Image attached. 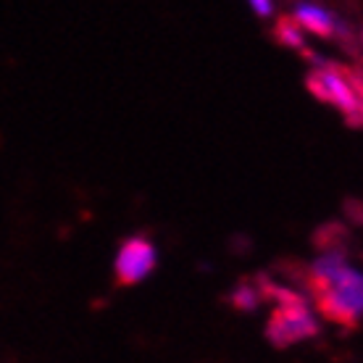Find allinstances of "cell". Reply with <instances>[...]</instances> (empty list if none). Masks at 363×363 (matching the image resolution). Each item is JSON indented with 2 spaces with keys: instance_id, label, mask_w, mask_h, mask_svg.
Segmentation results:
<instances>
[{
  "instance_id": "cell-5",
  "label": "cell",
  "mask_w": 363,
  "mask_h": 363,
  "mask_svg": "<svg viewBox=\"0 0 363 363\" xmlns=\"http://www.w3.org/2000/svg\"><path fill=\"white\" fill-rule=\"evenodd\" d=\"M335 18L327 9L321 6H313V3H298L295 6V13H292V21L298 24L303 32L308 29L318 37H332L335 32Z\"/></svg>"
},
{
  "instance_id": "cell-2",
  "label": "cell",
  "mask_w": 363,
  "mask_h": 363,
  "mask_svg": "<svg viewBox=\"0 0 363 363\" xmlns=\"http://www.w3.org/2000/svg\"><path fill=\"white\" fill-rule=\"evenodd\" d=\"M318 311L327 318L353 327L363 316V277L347 264L335 279L316 287Z\"/></svg>"
},
{
  "instance_id": "cell-1",
  "label": "cell",
  "mask_w": 363,
  "mask_h": 363,
  "mask_svg": "<svg viewBox=\"0 0 363 363\" xmlns=\"http://www.w3.org/2000/svg\"><path fill=\"white\" fill-rule=\"evenodd\" d=\"M258 284H261L266 298H274L279 303L272 318H269V324H266V337L274 347L298 345V342H306V340L318 335V327H321L318 316L313 313V308L303 295L284 290L266 277H258Z\"/></svg>"
},
{
  "instance_id": "cell-6",
  "label": "cell",
  "mask_w": 363,
  "mask_h": 363,
  "mask_svg": "<svg viewBox=\"0 0 363 363\" xmlns=\"http://www.w3.org/2000/svg\"><path fill=\"white\" fill-rule=\"evenodd\" d=\"M347 266V255L345 250H337V247H329L327 253H321L311 264V281H313V287H321V284H327L337 277V274L342 272Z\"/></svg>"
},
{
  "instance_id": "cell-8",
  "label": "cell",
  "mask_w": 363,
  "mask_h": 363,
  "mask_svg": "<svg viewBox=\"0 0 363 363\" xmlns=\"http://www.w3.org/2000/svg\"><path fill=\"white\" fill-rule=\"evenodd\" d=\"M277 40L287 48H303L306 45V32L292 18H281L279 24H277Z\"/></svg>"
},
{
  "instance_id": "cell-9",
  "label": "cell",
  "mask_w": 363,
  "mask_h": 363,
  "mask_svg": "<svg viewBox=\"0 0 363 363\" xmlns=\"http://www.w3.org/2000/svg\"><path fill=\"white\" fill-rule=\"evenodd\" d=\"M247 3H250V9H253L255 16L269 18L274 13V3H272V0H247Z\"/></svg>"
},
{
  "instance_id": "cell-7",
  "label": "cell",
  "mask_w": 363,
  "mask_h": 363,
  "mask_svg": "<svg viewBox=\"0 0 363 363\" xmlns=\"http://www.w3.org/2000/svg\"><path fill=\"white\" fill-rule=\"evenodd\" d=\"M229 300H232V306H235L237 311L250 313V311H258L261 306H264L266 295L258 281H240L235 290H232Z\"/></svg>"
},
{
  "instance_id": "cell-4",
  "label": "cell",
  "mask_w": 363,
  "mask_h": 363,
  "mask_svg": "<svg viewBox=\"0 0 363 363\" xmlns=\"http://www.w3.org/2000/svg\"><path fill=\"white\" fill-rule=\"evenodd\" d=\"M155 266H158V250L147 237H127L118 245L113 272H116V281L121 287H132V284L145 281L155 272Z\"/></svg>"
},
{
  "instance_id": "cell-3",
  "label": "cell",
  "mask_w": 363,
  "mask_h": 363,
  "mask_svg": "<svg viewBox=\"0 0 363 363\" xmlns=\"http://www.w3.org/2000/svg\"><path fill=\"white\" fill-rule=\"evenodd\" d=\"M308 90L324 103H332L345 113L350 127H361L363 118V106H361V82L358 77L350 79V72L337 69V66L327 64L324 69L308 77Z\"/></svg>"
}]
</instances>
